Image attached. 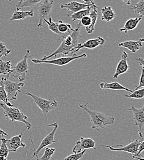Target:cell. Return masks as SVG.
Here are the masks:
<instances>
[{"mask_svg": "<svg viewBox=\"0 0 144 160\" xmlns=\"http://www.w3.org/2000/svg\"><path fill=\"white\" fill-rule=\"evenodd\" d=\"M53 0H44L40 3L38 8V18L39 19L37 27H42L44 25V20H48L51 17L52 9L53 7Z\"/></svg>", "mask_w": 144, "mask_h": 160, "instance_id": "obj_7", "label": "cell"}, {"mask_svg": "<svg viewBox=\"0 0 144 160\" xmlns=\"http://www.w3.org/2000/svg\"><path fill=\"white\" fill-rule=\"evenodd\" d=\"M85 153V150H83L81 152L74 153L72 155H69L67 157H66L63 160H79L82 159Z\"/></svg>", "mask_w": 144, "mask_h": 160, "instance_id": "obj_33", "label": "cell"}, {"mask_svg": "<svg viewBox=\"0 0 144 160\" xmlns=\"http://www.w3.org/2000/svg\"><path fill=\"white\" fill-rule=\"evenodd\" d=\"M46 126H49V127H53V129L52 131L47 136H45L42 140L41 143H40V145H39V147L35 149V147H34V144L33 143V141L31 140V143L33 144V147L34 148V152H33V157H36V158H38V153L41 152L42 150V149H43L44 148L51 145V144H53V143H55L56 142V141L54 139V137H55V132L58 128V123L57 122H54L53 124H47Z\"/></svg>", "mask_w": 144, "mask_h": 160, "instance_id": "obj_8", "label": "cell"}, {"mask_svg": "<svg viewBox=\"0 0 144 160\" xmlns=\"http://www.w3.org/2000/svg\"><path fill=\"white\" fill-rule=\"evenodd\" d=\"M86 4H90V5H94L95 3L93 2V0H82Z\"/></svg>", "mask_w": 144, "mask_h": 160, "instance_id": "obj_39", "label": "cell"}, {"mask_svg": "<svg viewBox=\"0 0 144 160\" xmlns=\"http://www.w3.org/2000/svg\"><path fill=\"white\" fill-rule=\"evenodd\" d=\"M122 1L123 2L124 4H126L127 5H130L131 0H122Z\"/></svg>", "mask_w": 144, "mask_h": 160, "instance_id": "obj_41", "label": "cell"}, {"mask_svg": "<svg viewBox=\"0 0 144 160\" xmlns=\"http://www.w3.org/2000/svg\"><path fill=\"white\" fill-rule=\"evenodd\" d=\"M25 1V0H19L18 2H17V3L16 4V8L18 7L19 6H20L21 4V2H22L23 1Z\"/></svg>", "mask_w": 144, "mask_h": 160, "instance_id": "obj_42", "label": "cell"}, {"mask_svg": "<svg viewBox=\"0 0 144 160\" xmlns=\"http://www.w3.org/2000/svg\"><path fill=\"white\" fill-rule=\"evenodd\" d=\"M0 101L3 102L4 103L9 107H13V105L7 99V94L4 90V84L2 78L0 81Z\"/></svg>", "mask_w": 144, "mask_h": 160, "instance_id": "obj_27", "label": "cell"}, {"mask_svg": "<svg viewBox=\"0 0 144 160\" xmlns=\"http://www.w3.org/2000/svg\"><path fill=\"white\" fill-rule=\"evenodd\" d=\"M34 12L33 10L28 11H15L10 19V21H15V20H23L27 17H33Z\"/></svg>", "mask_w": 144, "mask_h": 160, "instance_id": "obj_21", "label": "cell"}, {"mask_svg": "<svg viewBox=\"0 0 144 160\" xmlns=\"http://www.w3.org/2000/svg\"><path fill=\"white\" fill-rule=\"evenodd\" d=\"M105 42V40L102 37H98L96 38L90 39L84 41L83 43H79L76 48L75 53L76 54L82 48L87 49H94L97 48L98 46H102Z\"/></svg>", "mask_w": 144, "mask_h": 160, "instance_id": "obj_13", "label": "cell"}, {"mask_svg": "<svg viewBox=\"0 0 144 160\" xmlns=\"http://www.w3.org/2000/svg\"><path fill=\"white\" fill-rule=\"evenodd\" d=\"M11 51L8 49L6 45L0 41V58L2 56L6 57L11 53Z\"/></svg>", "mask_w": 144, "mask_h": 160, "instance_id": "obj_35", "label": "cell"}, {"mask_svg": "<svg viewBox=\"0 0 144 160\" xmlns=\"http://www.w3.org/2000/svg\"><path fill=\"white\" fill-rule=\"evenodd\" d=\"M136 60L137 61L138 64H139V65H141L142 67L144 68V60L143 58H136Z\"/></svg>", "mask_w": 144, "mask_h": 160, "instance_id": "obj_38", "label": "cell"}, {"mask_svg": "<svg viewBox=\"0 0 144 160\" xmlns=\"http://www.w3.org/2000/svg\"><path fill=\"white\" fill-rule=\"evenodd\" d=\"M0 135L1 136H8V134L6 132H5L4 131H2L1 129H0Z\"/></svg>", "mask_w": 144, "mask_h": 160, "instance_id": "obj_40", "label": "cell"}, {"mask_svg": "<svg viewBox=\"0 0 144 160\" xmlns=\"http://www.w3.org/2000/svg\"><path fill=\"white\" fill-rule=\"evenodd\" d=\"M125 98H132L136 99H141L144 98V89L141 88L137 90L132 91V92L129 94H126L124 96Z\"/></svg>", "mask_w": 144, "mask_h": 160, "instance_id": "obj_29", "label": "cell"}, {"mask_svg": "<svg viewBox=\"0 0 144 160\" xmlns=\"http://www.w3.org/2000/svg\"><path fill=\"white\" fill-rule=\"evenodd\" d=\"M128 54L125 51H123L121 56L120 60L119 61L116 67L115 73L113 75V78L117 79L120 75H122L128 72L129 68L128 64Z\"/></svg>", "mask_w": 144, "mask_h": 160, "instance_id": "obj_14", "label": "cell"}, {"mask_svg": "<svg viewBox=\"0 0 144 160\" xmlns=\"http://www.w3.org/2000/svg\"><path fill=\"white\" fill-rule=\"evenodd\" d=\"M131 9L136 14L139 15L140 17L142 18L144 15V0H140L136 4L132 6Z\"/></svg>", "mask_w": 144, "mask_h": 160, "instance_id": "obj_28", "label": "cell"}, {"mask_svg": "<svg viewBox=\"0 0 144 160\" xmlns=\"http://www.w3.org/2000/svg\"><path fill=\"white\" fill-rule=\"evenodd\" d=\"M20 92L30 96L34 100L35 104L40 108L43 114H48L51 110L56 108L58 105V102L52 97H50L49 99H45L28 92H25L21 90Z\"/></svg>", "mask_w": 144, "mask_h": 160, "instance_id": "obj_5", "label": "cell"}, {"mask_svg": "<svg viewBox=\"0 0 144 160\" xmlns=\"http://www.w3.org/2000/svg\"><path fill=\"white\" fill-rule=\"evenodd\" d=\"M144 41V38H141L140 40L137 41L129 40L120 42L118 44V45L119 47L126 48L129 50L132 53H134L136 52L137 51L142 48Z\"/></svg>", "mask_w": 144, "mask_h": 160, "instance_id": "obj_16", "label": "cell"}, {"mask_svg": "<svg viewBox=\"0 0 144 160\" xmlns=\"http://www.w3.org/2000/svg\"><path fill=\"white\" fill-rule=\"evenodd\" d=\"M0 107L4 110V114L6 119L11 121H19L25 124L26 128L30 129L31 128V124L27 120L28 117L17 107H9L4 103H0Z\"/></svg>", "mask_w": 144, "mask_h": 160, "instance_id": "obj_3", "label": "cell"}, {"mask_svg": "<svg viewBox=\"0 0 144 160\" xmlns=\"http://www.w3.org/2000/svg\"><path fill=\"white\" fill-rule=\"evenodd\" d=\"M8 1H11L12 0H8Z\"/></svg>", "mask_w": 144, "mask_h": 160, "instance_id": "obj_44", "label": "cell"}, {"mask_svg": "<svg viewBox=\"0 0 144 160\" xmlns=\"http://www.w3.org/2000/svg\"><path fill=\"white\" fill-rule=\"evenodd\" d=\"M141 20H142L141 17L129 19V20L126 21L123 27L120 29V31L122 32H124L125 33H127L128 31H131L135 29Z\"/></svg>", "mask_w": 144, "mask_h": 160, "instance_id": "obj_19", "label": "cell"}, {"mask_svg": "<svg viewBox=\"0 0 144 160\" xmlns=\"http://www.w3.org/2000/svg\"><path fill=\"white\" fill-rule=\"evenodd\" d=\"M88 16L91 19V23L90 27L88 28H86L85 30L87 32V33L90 34L92 33L95 30V26L96 24V22L98 19V11H97V6L95 4L94 5L91 6L90 7V11L89 12Z\"/></svg>", "mask_w": 144, "mask_h": 160, "instance_id": "obj_18", "label": "cell"}, {"mask_svg": "<svg viewBox=\"0 0 144 160\" xmlns=\"http://www.w3.org/2000/svg\"><path fill=\"white\" fill-rule=\"evenodd\" d=\"M9 75L6 77L2 78L4 84V90L6 92L7 99L9 101L17 99V96L21 91V87L25 84L23 82H14L9 80Z\"/></svg>", "mask_w": 144, "mask_h": 160, "instance_id": "obj_6", "label": "cell"}, {"mask_svg": "<svg viewBox=\"0 0 144 160\" xmlns=\"http://www.w3.org/2000/svg\"><path fill=\"white\" fill-rule=\"evenodd\" d=\"M44 0H25L21 2L20 6L16 8L17 11H20L22 8L26 7H33L39 2H41Z\"/></svg>", "mask_w": 144, "mask_h": 160, "instance_id": "obj_30", "label": "cell"}, {"mask_svg": "<svg viewBox=\"0 0 144 160\" xmlns=\"http://www.w3.org/2000/svg\"><path fill=\"white\" fill-rule=\"evenodd\" d=\"M22 134L14 136L10 139H7L6 145L9 152H16L19 148H25L26 147V144L22 142Z\"/></svg>", "mask_w": 144, "mask_h": 160, "instance_id": "obj_17", "label": "cell"}, {"mask_svg": "<svg viewBox=\"0 0 144 160\" xmlns=\"http://www.w3.org/2000/svg\"><path fill=\"white\" fill-rule=\"evenodd\" d=\"M30 51L26 50L23 58L15 66L12 67V70L9 76L12 78L18 79L19 81H23L26 78V74L28 73L29 66L28 63V59L30 56Z\"/></svg>", "mask_w": 144, "mask_h": 160, "instance_id": "obj_4", "label": "cell"}, {"mask_svg": "<svg viewBox=\"0 0 144 160\" xmlns=\"http://www.w3.org/2000/svg\"><path fill=\"white\" fill-rule=\"evenodd\" d=\"M144 105L141 108H136L134 106H131L128 108V111H131L133 114V120L136 126L137 127V132L140 137L143 138L144 127Z\"/></svg>", "mask_w": 144, "mask_h": 160, "instance_id": "obj_9", "label": "cell"}, {"mask_svg": "<svg viewBox=\"0 0 144 160\" xmlns=\"http://www.w3.org/2000/svg\"><path fill=\"white\" fill-rule=\"evenodd\" d=\"M92 5L90 4H86L84 3H81L77 1H71L64 4H62L60 8L62 9H66L68 11V14L67 16L76 13L78 11H80L83 9H85L88 7H90Z\"/></svg>", "mask_w": 144, "mask_h": 160, "instance_id": "obj_15", "label": "cell"}, {"mask_svg": "<svg viewBox=\"0 0 144 160\" xmlns=\"http://www.w3.org/2000/svg\"><path fill=\"white\" fill-rule=\"evenodd\" d=\"M144 150V142L143 141L139 147L138 150L135 155H133L132 158L138 160H144L143 155H142V152Z\"/></svg>", "mask_w": 144, "mask_h": 160, "instance_id": "obj_34", "label": "cell"}, {"mask_svg": "<svg viewBox=\"0 0 144 160\" xmlns=\"http://www.w3.org/2000/svg\"><path fill=\"white\" fill-rule=\"evenodd\" d=\"M90 7H88V8L85 9H83V10L80 11H78V12H77L76 13H74L72 14H71V15L68 16L67 17L71 18L72 20V22L80 20L83 17H85L86 16H88L90 11Z\"/></svg>", "mask_w": 144, "mask_h": 160, "instance_id": "obj_26", "label": "cell"}, {"mask_svg": "<svg viewBox=\"0 0 144 160\" xmlns=\"http://www.w3.org/2000/svg\"><path fill=\"white\" fill-rule=\"evenodd\" d=\"M0 140L1 142V144L0 146V156L7 158L8 156V154L9 153V151L6 145L7 139H6L5 138H0Z\"/></svg>", "mask_w": 144, "mask_h": 160, "instance_id": "obj_32", "label": "cell"}, {"mask_svg": "<svg viewBox=\"0 0 144 160\" xmlns=\"http://www.w3.org/2000/svg\"><path fill=\"white\" fill-rule=\"evenodd\" d=\"M100 87L103 89H112V90H124L126 91L132 92V91L125 88L118 82H101Z\"/></svg>", "mask_w": 144, "mask_h": 160, "instance_id": "obj_20", "label": "cell"}, {"mask_svg": "<svg viewBox=\"0 0 144 160\" xmlns=\"http://www.w3.org/2000/svg\"><path fill=\"white\" fill-rule=\"evenodd\" d=\"M96 143L92 139L90 138H81L80 140L77 141L76 145L72 148V152L74 153H77L81 152L83 150L86 149L93 148L96 149L95 147Z\"/></svg>", "mask_w": 144, "mask_h": 160, "instance_id": "obj_12", "label": "cell"}, {"mask_svg": "<svg viewBox=\"0 0 144 160\" xmlns=\"http://www.w3.org/2000/svg\"><path fill=\"white\" fill-rule=\"evenodd\" d=\"M12 65L10 61H3L0 59V75H9L12 70Z\"/></svg>", "mask_w": 144, "mask_h": 160, "instance_id": "obj_25", "label": "cell"}, {"mask_svg": "<svg viewBox=\"0 0 144 160\" xmlns=\"http://www.w3.org/2000/svg\"><path fill=\"white\" fill-rule=\"evenodd\" d=\"M144 67L142 68V72H141V78H140V81H139V84L138 86H135V90L139 89L141 88H144Z\"/></svg>", "mask_w": 144, "mask_h": 160, "instance_id": "obj_37", "label": "cell"}, {"mask_svg": "<svg viewBox=\"0 0 144 160\" xmlns=\"http://www.w3.org/2000/svg\"><path fill=\"white\" fill-rule=\"evenodd\" d=\"M54 148H45L43 155L40 158H37L36 160H50L55 152Z\"/></svg>", "mask_w": 144, "mask_h": 160, "instance_id": "obj_31", "label": "cell"}, {"mask_svg": "<svg viewBox=\"0 0 144 160\" xmlns=\"http://www.w3.org/2000/svg\"><path fill=\"white\" fill-rule=\"evenodd\" d=\"M44 22H45L48 25L49 28L50 30H51L54 33L58 35L60 37L62 38V39L64 38L67 36L66 35L62 34L59 32V31L58 30V24H57V23H55V22H53L51 17L49 18L48 20H44Z\"/></svg>", "mask_w": 144, "mask_h": 160, "instance_id": "obj_24", "label": "cell"}, {"mask_svg": "<svg viewBox=\"0 0 144 160\" xmlns=\"http://www.w3.org/2000/svg\"><path fill=\"white\" fill-rule=\"evenodd\" d=\"M0 160H7V158L0 156Z\"/></svg>", "mask_w": 144, "mask_h": 160, "instance_id": "obj_43", "label": "cell"}, {"mask_svg": "<svg viewBox=\"0 0 144 160\" xmlns=\"http://www.w3.org/2000/svg\"><path fill=\"white\" fill-rule=\"evenodd\" d=\"M86 58V54H82L80 56H74L72 57H62L57 59H55L53 60H41L40 59H31L32 62L35 64H41V63H48V64H52L57 66H64L72 60H76L80 58Z\"/></svg>", "mask_w": 144, "mask_h": 160, "instance_id": "obj_10", "label": "cell"}, {"mask_svg": "<svg viewBox=\"0 0 144 160\" xmlns=\"http://www.w3.org/2000/svg\"><path fill=\"white\" fill-rule=\"evenodd\" d=\"M57 24H58V30L59 32L63 35H68L74 30L71 24L66 23L62 20H59L57 22Z\"/></svg>", "mask_w": 144, "mask_h": 160, "instance_id": "obj_23", "label": "cell"}, {"mask_svg": "<svg viewBox=\"0 0 144 160\" xmlns=\"http://www.w3.org/2000/svg\"><path fill=\"white\" fill-rule=\"evenodd\" d=\"M81 25L78 22L76 24V28L74 30L68 35H67L63 39L62 43L60 46L53 52L50 55L47 56H44L40 60H48L49 58L56 56L58 54H63L64 56L68 55L71 53L73 56L76 54L75 49L79 42V40L81 37L80 36V29L81 28Z\"/></svg>", "mask_w": 144, "mask_h": 160, "instance_id": "obj_1", "label": "cell"}, {"mask_svg": "<svg viewBox=\"0 0 144 160\" xmlns=\"http://www.w3.org/2000/svg\"><path fill=\"white\" fill-rule=\"evenodd\" d=\"M88 103L85 105L79 104V107L86 112L90 117L91 128L100 131L103 129L106 126L113 124L115 121V118L113 116H109L101 112L95 110H91L87 107Z\"/></svg>", "mask_w": 144, "mask_h": 160, "instance_id": "obj_2", "label": "cell"}, {"mask_svg": "<svg viewBox=\"0 0 144 160\" xmlns=\"http://www.w3.org/2000/svg\"><path fill=\"white\" fill-rule=\"evenodd\" d=\"M101 20L107 22H110L116 18V15L111 6H105L101 9Z\"/></svg>", "mask_w": 144, "mask_h": 160, "instance_id": "obj_22", "label": "cell"}, {"mask_svg": "<svg viewBox=\"0 0 144 160\" xmlns=\"http://www.w3.org/2000/svg\"><path fill=\"white\" fill-rule=\"evenodd\" d=\"M79 22L81 23V26L85 27V28H86L90 26L91 23V19L89 16H86L82 18L81 20H79Z\"/></svg>", "mask_w": 144, "mask_h": 160, "instance_id": "obj_36", "label": "cell"}, {"mask_svg": "<svg viewBox=\"0 0 144 160\" xmlns=\"http://www.w3.org/2000/svg\"><path fill=\"white\" fill-rule=\"evenodd\" d=\"M143 140H138L136 139L135 140L131 141L129 144L124 147H119L118 145H114V146H108V145H101V147L104 148H109L111 151H117V152H127L132 155H135L139 148V145L141 143L143 142Z\"/></svg>", "mask_w": 144, "mask_h": 160, "instance_id": "obj_11", "label": "cell"}]
</instances>
